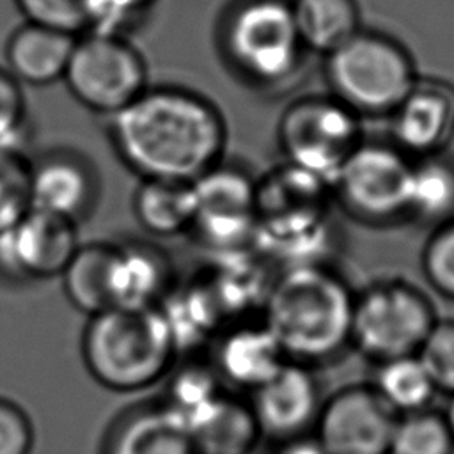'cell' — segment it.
<instances>
[{"mask_svg": "<svg viewBox=\"0 0 454 454\" xmlns=\"http://www.w3.org/2000/svg\"><path fill=\"white\" fill-rule=\"evenodd\" d=\"M108 138L117 158L140 179L192 183L222 161L227 126L200 92L154 85L108 117Z\"/></svg>", "mask_w": 454, "mask_h": 454, "instance_id": "1", "label": "cell"}, {"mask_svg": "<svg viewBox=\"0 0 454 454\" xmlns=\"http://www.w3.org/2000/svg\"><path fill=\"white\" fill-rule=\"evenodd\" d=\"M355 291L326 262L284 268L273 278L262 321L287 360L321 367L351 349Z\"/></svg>", "mask_w": 454, "mask_h": 454, "instance_id": "2", "label": "cell"}, {"mask_svg": "<svg viewBox=\"0 0 454 454\" xmlns=\"http://www.w3.org/2000/svg\"><path fill=\"white\" fill-rule=\"evenodd\" d=\"M80 351L89 374L114 392H138L163 381L179 358L158 307H114L89 316Z\"/></svg>", "mask_w": 454, "mask_h": 454, "instance_id": "3", "label": "cell"}, {"mask_svg": "<svg viewBox=\"0 0 454 454\" xmlns=\"http://www.w3.org/2000/svg\"><path fill=\"white\" fill-rule=\"evenodd\" d=\"M220 48L232 69L262 87L291 76L301 39L287 0H239L223 16Z\"/></svg>", "mask_w": 454, "mask_h": 454, "instance_id": "4", "label": "cell"}, {"mask_svg": "<svg viewBox=\"0 0 454 454\" xmlns=\"http://www.w3.org/2000/svg\"><path fill=\"white\" fill-rule=\"evenodd\" d=\"M438 321L429 296L404 278H378L355 291L351 348L374 365L417 355Z\"/></svg>", "mask_w": 454, "mask_h": 454, "instance_id": "5", "label": "cell"}, {"mask_svg": "<svg viewBox=\"0 0 454 454\" xmlns=\"http://www.w3.org/2000/svg\"><path fill=\"white\" fill-rule=\"evenodd\" d=\"M326 76L335 99L356 115L392 114L417 82L406 50L374 32H358L328 53Z\"/></svg>", "mask_w": 454, "mask_h": 454, "instance_id": "6", "label": "cell"}, {"mask_svg": "<svg viewBox=\"0 0 454 454\" xmlns=\"http://www.w3.org/2000/svg\"><path fill=\"white\" fill-rule=\"evenodd\" d=\"M62 82L76 103L106 117L126 108L149 87L140 50L126 35L98 32L78 35Z\"/></svg>", "mask_w": 454, "mask_h": 454, "instance_id": "7", "label": "cell"}, {"mask_svg": "<svg viewBox=\"0 0 454 454\" xmlns=\"http://www.w3.org/2000/svg\"><path fill=\"white\" fill-rule=\"evenodd\" d=\"M278 142L287 165L332 188L340 167L360 145L358 117L339 99L305 98L282 114Z\"/></svg>", "mask_w": 454, "mask_h": 454, "instance_id": "8", "label": "cell"}, {"mask_svg": "<svg viewBox=\"0 0 454 454\" xmlns=\"http://www.w3.org/2000/svg\"><path fill=\"white\" fill-rule=\"evenodd\" d=\"M410 165L395 145L362 144L340 167L332 192L342 209L367 225H392L406 218Z\"/></svg>", "mask_w": 454, "mask_h": 454, "instance_id": "9", "label": "cell"}, {"mask_svg": "<svg viewBox=\"0 0 454 454\" xmlns=\"http://www.w3.org/2000/svg\"><path fill=\"white\" fill-rule=\"evenodd\" d=\"M195 220L190 234L216 248L239 250L257 234V183L223 160L192 181Z\"/></svg>", "mask_w": 454, "mask_h": 454, "instance_id": "10", "label": "cell"}, {"mask_svg": "<svg viewBox=\"0 0 454 454\" xmlns=\"http://www.w3.org/2000/svg\"><path fill=\"white\" fill-rule=\"evenodd\" d=\"M395 415L369 385H346L325 397L314 436L328 454H388Z\"/></svg>", "mask_w": 454, "mask_h": 454, "instance_id": "11", "label": "cell"}, {"mask_svg": "<svg viewBox=\"0 0 454 454\" xmlns=\"http://www.w3.org/2000/svg\"><path fill=\"white\" fill-rule=\"evenodd\" d=\"M78 247V223L28 209L12 227L0 232V277L9 282L60 277Z\"/></svg>", "mask_w": 454, "mask_h": 454, "instance_id": "12", "label": "cell"}, {"mask_svg": "<svg viewBox=\"0 0 454 454\" xmlns=\"http://www.w3.org/2000/svg\"><path fill=\"white\" fill-rule=\"evenodd\" d=\"M247 401L261 436L280 443L314 431L325 397L314 367L286 360Z\"/></svg>", "mask_w": 454, "mask_h": 454, "instance_id": "13", "label": "cell"}, {"mask_svg": "<svg viewBox=\"0 0 454 454\" xmlns=\"http://www.w3.org/2000/svg\"><path fill=\"white\" fill-rule=\"evenodd\" d=\"M98 197V172L80 153L60 147L28 160L30 209L80 223L92 213Z\"/></svg>", "mask_w": 454, "mask_h": 454, "instance_id": "14", "label": "cell"}, {"mask_svg": "<svg viewBox=\"0 0 454 454\" xmlns=\"http://www.w3.org/2000/svg\"><path fill=\"white\" fill-rule=\"evenodd\" d=\"M209 362L220 381L248 394L287 360L277 337L261 319H239L223 326L209 344Z\"/></svg>", "mask_w": 454, "mask_h": 454, "instance_id": "15", "label": "cell"}, {"mask_svg": "<svg viewBox=\"0 0 454 454\" xmlns=\"http://www.w3.org/2000/svg\"><path fill=\"white\" fill-rule=\"evenodd\" d=\"M395 147L419 158L438 154L454 135V87L417 80L392 112Z\"/></svg>", "mask_w": 454, "mask_h": 454, "instance_id": "16", "label": "cell"}, {"mask_svg": "<svg viewBox=\"0 0 454 454\" xmlns=\"http://www.w3.org/2000/svg\"><path fill=\"white\" fill-rule=\"evenodd\" d=\"M174 266L163 248L142 239L114 243L112 309L158 307L174 286Z\"/></svg>", "mask_w": 454, "mask_h": 454, "instance_id": "17", "label": "cell"}, {"mask_svg": "<svg viewBox=\"0 0 454 454\" xmlns=\"http://www.w3.org/2000/svg\"><path fill=\"white\" fill-rule=\"evenodd\" d=\"M101 454H193L186 424L158 399L122 411L108 427Z\"/></svg>", "mask_w": 454, "mask_h": 454, "instance_id": "18", "label": "cell"}, {"mask_svg": "<svg viewBox=\"0 0 454 454\" xmlns=\"http://www.w3.org/2000/svg\"><path fill=\"white\" fill-rule=\"evenodd\" d=\"M76 39L78 35L25 21L7 37L5 69L21 85L57 83L66 74Z\"/></svg>", "mask_w": 454, "mask_h": 454, "instance_id": "19", "label": "cell"}, {"mask_svg": "<svg viewBox=\"0 0 454 454\" xmlns=\"http://www.w3.org/2000/svg\"><path fill=\"white\" fill-rule=\"evenodd\" d=\"M193 454H247L262 438L252 408L229 390L220 394L188 426Z\"/></svg>", "mask_w": 454, "mask_h": 454, "instance_id": "20", "label": "cell"}, {"mask_svg": "<svg viewBox=\"0 0 454 454\" xmlns=\"http://www.w3.org/2000/svg\"><path fill=\"white\" fill-rule=\"evenodd\" d=\"M158 309L168 325L177 355L192 353L199 346L213 342L223 328V312L206 282L183 286L174 282Z\"/></svg>", "mask_w": 454, "mask_h": 454, "instance_id": "21", "label": "cell"}, {"mask_svg": "<svg viewBox=\"0 0 454 454\" xmlns=\"http://www.w3.org/2000/svg\"><path fill=\"white\" fill-rule=\"evenodd\" d=\"M138 225L158 238L190 232L195 220L192 183L167 179H140L131 200Z\"/></svg>", "mask_w": 454, "mask_h": 454, "instance_id": "22", "label": "cell"}, {"mask_svg": "<svg viewBox=\"0 0 454 454\" xmlns=\"http://www.w3.org/2000/svg\"><path fill=\"white\" fill-rule=\"evenodd\" d=\"M112 255L114 241H92L80 243L69 259L60 278L64 294L76 310L94 316L112 309Z\"/></svg>", "mask_w": 454, "mask_h": 454, "instance_id": "23", "label": "cell"}, {"mask_svg": "<svg viewBox=\"0 0 454 454\" xmlns=\"http://www.w3.org/2000/svg\"><path fill=\"white\" fill-rule=\"evenodd\" d=\"M406 218L433 227L454 218V165L450 161L438 154L411 161Z\"/></svg>", "mask_w": 454, "mask_h": 454, "instance_id": "24", "label": "cell"}, {"mask_svg": "<svg viewBox=\"0 0 454 454\" xmlns=\"http://www.w3.org/2000/svg\"><path fill=\"white\" fill-rule=\"evenodd\" d=\"M294 23L303 46L332 53L360 32V12L355 0H293Z\"/></svg>", "mask_w": 454, "mask_h": 454, "instance_id": "25", "label": "cell"}, {"mask_svg": "<svg viewBox=\"0 0 454 454\" xmlns=\"http://www.w3.org/2000/svg\"><path fill=\"white\" fill-rule=\"evenodd\" d=\"M163 381L158 401L186 426L227 390L207 358H177Z\"/></svg>", "mask_w": 454, "mask_h": 454, "instance_id": "26", "label": "cell"}, {"mask_svg": "<svg viewBox=\"0 0 454 454\" xmlns=\"http://www.w3.org/2000/svg\"><path fill=\"white\" fill-rule=\"evenodd\" d=\"M374 367L371 387L395 415L431 408L438 392L417 355L392 358Z\"/></svg>", "mask_w": 454, "mask_h": 454, "instance_id": "27", "label": "cell"}, {"mask_svg": "<svg viewBox=\"0 0 454 454\" xmlns=\"http://www.w3.org/2000/svg\"><path fill=\"white\" fill-rule=\"evenodd\" d=\"M388 454H454V438L443 411L424 408L399 415Z\"/></svg>", "mask_w": 454, "mask_h": 454, "instance_id": "28", "label": "cell"}, {"mask_svg": "<svg viewBox=\"0 0 454 454\" xmlns=\"http://www.w3.org/2000/svg\"><path fill=\"white\" fill-rule=\"evenodd\" d=\"M420 270L433 291L454 301V218L433 227L420 252Z\"/></svg>", "mask_w": 454, "mask_h": 454, "instance_id": "29", "label": "cell"}, {"mask_svg": "<svg viewBox=\"0 0 454 454\" xmlns=\"http://www.w3.org/2000/svg\"><path fill=\"white\" fill-rule=\"evenodd\" d=\"M28 209V158L25 153L0 151V232Z\"/></svg>", "mask_w": 454, "mask_h": 454, "instance_id": "30", "label": "cell"}, {"mask_svg": "<svg viewBox=\"0 0 454 454\" xmlns=\"http://www.w3.org/2000/svg\"><path fill=\"white\" fill-rule=\"evenodd\" d=\"M30 137V117L21 83L0 67V151L23 153Z\"/></svg>", "mask_w": 454, "mask_h": 454, "instance_id": "31", "label": "cell"}, {"mask_svg": "<svg viewBox=\"0 0 454 454\" xmlns=\"http://www.w3.org/2000/svg\"><path fill=\"white\" fill-rule=\"evenodd\" d=\"M417 356L431 376L436 392L454 394V319L434 323Z\"/></svg>", "mask_w": 454, "mask_h": 454, "instance_id": "32", "label": "cell"}, {"mask_svg": "<svg viewBox=\"0 0 454 454\" xmlns=\"http://www.w3.org/2000/svg\"><path fill=\"white\" fill-rule=\"evenodd\" d=\"M28 23L82 35L87 30L85 0H12Z\"/></svg>", "mask_w": 454, "mask_h": 454, "instance_id": "33", "label": "cell"}, {"mask_svg": "<svg viewBox=\"0 0 454 454\" xmlns=\"http://www.w3.org/2000/svg\"><path fill=\"white\" fill-rule=\"evenodd\" d=\"M149 9L147 0H85V32L124 35Z\"/></svg>", "mask_w": 454, "mask_h": 454, "instance_id": "34", "label": "cell"}, {"mask_svg": "<svg viewBox=\"0 0 454 454\" xmlns=\"http://www.w3.org/2000/svg\"><path fill=\"white\" fill-rule=\"evenodd\" d=\"M32 447L30 417L20 404L0 395V454H30Z\"/></svg>", "mask_w": 454, "mask_h": 454, "instance_id": "35", "label": "cell"}, {"mask_svg": "<svg viewBox=\"0 0 454 454\" xmlns=\"http://www.w3.org/2000/svg\"><path fill=\"white\" fill-rule=\"evenodd\" d=\"M275 454H328L314 433L301 434L286 442L278 443Z\"/></svg>", "mask_w": 454, "mask_h": 454, "instance_id": "36", "label": "cell"}, {"mask_svg": "<svg viewBox=\"0 0 454 454\" xmlns=\"http://www.w3.org/2000/svg\"><path fill=\"white\" fill-rule=\"evenodd\" d=\"M449 397H450V401H449L447 408L443 410V415H445V420H447L449 429H450L452 438H454V394H452V395H449Z\"/></svg>", "mask_w": 454, "mask_h": 454, "instance_id": "37", "label": "cell"}, {"mask_svg": "<svg viewBox=\"0 0 454 454\" xmlns=\"http://www.w3.org/2000/svg\"><path fill=\"white\" fill-rule=\"evenodd\" d=\"M147 2H149V5H151V7H153V5H154V4H156V2H158V0H147Z\"/></svg>", "mask_w": 454, "mask_h": 454, "instance_id": "38", "label": "cell"}, {"mask_svg": "<svg viewBox=\"0 0 454 454\" xmlns=\"http://www.w3.org/2000/svg\"><path fill=\"white\" fill-rule=\"evenodd\" d=\"M247 454H259L257 450H252V452H247Z\"/></svg>", "mask_w": 454, "mask_h": 454, "instance_id": "39", "label": "cell"}]
</instances>
